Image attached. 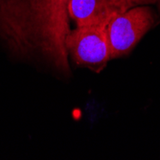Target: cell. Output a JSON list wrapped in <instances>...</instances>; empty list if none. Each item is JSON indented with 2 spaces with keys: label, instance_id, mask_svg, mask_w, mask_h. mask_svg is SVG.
<instances>
[{
  "label": "cell",
  "instance_id": "cell-1",
  "mask_svg": "<svg viewBox=\"0 0 160 160\" xmlns=\"http://www.w3.org/2000/svg\"><path fill=\"white\" fill-rule=\"evenodd\" d=\"M69 0H0V41L14 59L69 75Z\"/></svg>",
  "mask_w": 160,
  "mask_h": 160
},
{
  "label": "cell",
  "instance_id": "cell-3",
  "mask_svg": "<svg viewBox=\"0 0 160 160\" xmlns=\"http://www.w3.org/2000/svg\"><path fill=\"white\" fill-rule=\"evenodd\" d=\"M65 48L75 64L100 73L110 61L107 26H82L70 30Z\"/></svg>",
  "mask_w": 160,
  "mask_h": 160
},
{
  "label": "cell",
  "instance_id": "cell-2",
  "mask_svg": "<svg viewBox=\"0 0 160 160\" xmlns=\"http://www.w3.org/2000/svg\"><path fill=\"white\" fill-rule=\"evenodd\" d=\"M155 22V14L148 6H136L114 18L107 25L110 60L132 51Z\"/></svg>",
  "mask_w": 160,
  "mask_h": 160
},
{
  "label": "cell",
  "instance_id": "cell-5",
  "mask_svg": "<svg viewBox=\"0 0 160 160\" xmlns=\"http://www.w3.org/2000/svg\"><path fill=\"white\" fill-rule=\"evenodd\" d=\"M128 8H133L136 6H145L157 2L158 0H124Z\"/></svg>",
  "mask_w": 160,
  "mask_h": 160
},
{
  "label": "cell",
  "instance_id": "cell-6",
  "mask_svg": "<svg viewBox=\"0 0 160 160\" xmlns=\"http://www.w3.org/2000/svg\"><path fill=\"white\" fill-rule=\"evenodd\" d=\"M158 8H159V11H160V0H158Z\"/></svg>",
  "mask_w": 160,
  "mask_h": 160
},
{
  "label": "cell",
  "instance_id": "cell-4",
  "mask_svg": "<svg viewBox=\"0 0 160 160\" xmlns=\"http://www.w3.org/2000/svg\"><path fill=\"white\" fill-rule=\"evenodd\" d=\"M129 8L124 0H69V18L77 27L108 25Z\"/></svg>",
  "mask_w": 160,
  "mask_h": 160
}]
</instances>
